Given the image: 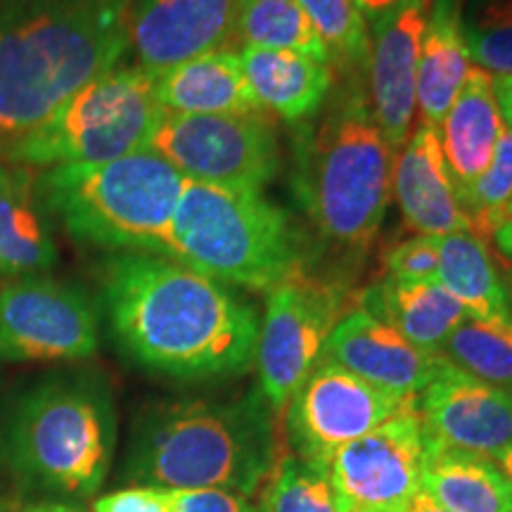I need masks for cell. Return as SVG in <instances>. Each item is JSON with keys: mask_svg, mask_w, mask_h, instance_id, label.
<instances>
[{"mask_svg": "<svg viewBox=\"0 0 512 512\" xmlns=\"http://www.w3.org/2000/svg\"><path fill=\"white\" fill-rule=\"evenodd\" d=\"M100 309L117 349L150 375L216 382L254 366L261 328L256 306L169 256H107Z\"/></svg>", "mask_w": 512, "mask_h": 512, "instance_id": "obj_1", "label": "cell"}, {"mask_svg": "<svg viewBox=\"0 0 512 512\" xmlns=\"http://www.w3.org/2000/svg\"><path fill=\"white\" fill-rule=\"evenodd\" d=\"M119 418L107 377L57 368L0 399V470L29 501H88L105 486Z\"/></svg>", "mask_w": 512, "mask_h": 512, "instance_id": "obj_2", "label": "cell"}, {"mask_svg": "<svg viewBox=\"0 0 512 512\" xmlns=\"http://www.w3.org/2000/svg\"><path fill=\"white\" fill-rule=\"evenodd\" d=\"M131 0H0V145L117 67Z\"/></svg>", "mask_w": 512, "mask_h": 512, "instance_id": "obj_3", "label": "cell"}, {"mask_svg": "<svg viewBox=\"0 0 512 512\" xmlns=\"http://www.w3.org/2000/svg\"><path fill=\"white\" fill-rule=\"evenodd\" d=\"M292 188L320 240L342 252L373 245L392 202L396 152L370 114L363 74L339 76L328 105L294 124Z\"/></svg>", "mask_w": 512, "mask_h": 512, "instance_id": "obj_4", "label": "cell"}, {"mask_svg": "<svg viewBox=\"0 0 512 512\" xmlns=\"http://www.w3.org/2000/svg\"><path fill=\"white\" fill-rule=\"evenodd\" d=\"M275 463L273 408L259 389L238 399H164L131 422L121 477L162 489L249 496Z\"/></svg>", "mask_w": 512, "mask_h": 512, "instance_id": "obj_5", "label": "cell"}, {"mask_svg": "<svg viewBox=\"0 0 512 512\" xmlns=\"http://www.w3.org/2000/svg\"><path fill=\"white\" fill-rule=\"evenodd\" d=\"M36 181L48 214L74 242L169 256L185 178L150 147L105 164L38 171Z\"/></svg>", "mask_w": 512, "mask_h": 512, "instance_id": "obj_6", "label": "cell"}, {"mask_svg": "<svg viewBox=\"0 0 512 512\" xmlns=\"http://www.w3.org/2000/svg\"><path fill=\"white\" fill-rule=\"evenodd\" d=\"M169 259L223 285L271 292L304 273L306 245L290 214L261 192L185 178L171 221Z\"/></svg>", "mask_w": 512, "mask_h": 512, "instance_id": "obj_7", "label": "cell"}, {"mask_svg": "<svg viewBox=\"0 0 512 512\" xmlns=\"http://www.w3.org/2000/svg\"><path fill=\"white\" fill-rule=\"evenodd\" d=\"M164 114L155 74L117 64L29 133L0 145V159L34 171L114 162L145 150Z\"/></svg>", "mask_w": 512, "mask_h": 512, "instance_id": "obj_8", "label": "cell"}, {"mask_svg": "<svg viewBox=\"0 0 512 512\" xmlns=\"http://www.w3.org/2000/svg\"><path fill=\"white\" fill-rule=\"evenodd\" d=\"M150 150L183 178L228 190L261 192L283 166L271 112L169 114L150 138Z\"/></svg>", "mask_w": 512, "mask_h": 512, "instance_id": "obj_9", "label": "cell"}, {"mask_svg": "<svg viewBox=\"0 0 512 512\" xmlns=\"http://www.w3.org/2000/svg\"><path fill=\"white\" fill-rule=\"evenodd\" d=\"M100 349V306L48 273L0 285V361L79 363Z\"/></svg>", "mask_w": 512, "mask_h": 512, "instance_id": "obj_10", "label": "cell"}, {"mask_svg": "<svg viewBox=\"0 0 512 512\" xmlns=\"http://www.w3.org/2000/svg\"><path fill=\"white\" fill-rule=\"evenodd\" d=\"M342 302L339 287L304 273L268 292L254 363L259 392L273 411H283L325 356Z\"/></svg>", "mask_w": 512, "mask_h": 512, "instance_id": "obj_11", "label": "cell"}, {"mask_svg": "<svg viewBox=\"0 0 512 512\" xmlns=\"http://www.w3.org/2000/svg\"><path fill=\"white\" fill-rule=\"evenodd\" d=\"M418 403L375 387L323 356L287 403L285 430L294 456L325 465L342 446Z\"/></svg>", "mask_w": 512, "mask_h": 512, "instance_id": "obj_12", "label": "cell"}, {"mask_svg": "<svg viewBox=\"0 0 512 512\" xmlns=\"http://www.w3.org/2000/svg\"><path fill=\"white\" fill-rule=\"evenodd\" d=\"M427 437L418 403L342 446L328 463L344 512H408L422 489Z\"/></svg>", "mask_w": 512, "mask_h": 512, "instance_id": "obj_13", "label": "cell"}, {"mask_svg": "<svg viewBox=\"0 0 512 512\" xmlns=\"http://www.w3.org/2000/svg\"><path fill=\"white\" fill-rule=\"evenodd\" d=\"M427 444L496 458L512 441V394L463 373L441 356L418 394Z\"/></svg>", "mask_w": 512, "mask_h": 512, "instance_id": "obj_14", "label": "cell"}, {"mask_svg": "<svg viewBox=\"0 0 512 512\" xmlns=\"http://www.w3.org/2000/svg\"><path fill=\"white\" fill-rule=\"evenodd\" d=\"M427 10L420 0H401L370 31L366 64L368 105L377 128L399 152L411 133L418 107V62Z\"/></svg>", "mask_w": 512, "mask_h": 512, "instance_id": "obj_15", "label": "cell"}, {"mask_svg": "<svg viewBox=\"0 0 512 512\" xmlns=\"http://www.w3.org/2000/svg\"><path fill=\"white\" fill-rule=\"evenodd\" d=\"M238 0H131L128 41L138 67L162 74L216 50H228Z\"/></svg>", "mask_w": 512, "mask_h": 512, "instance_id": "obj_16", "label": "cell"}, {"mask_svg": "<svg viewBox=\"0 0 512 512\" xmlns=\"http://www.w3.org/2000/svg\"><path fill=\"white\" fill-rule=\"evenodd\" d=\"M325 356L375 387L418 396L437 370L441 354H427L373 313H344L330 332Z\"/></svg>", "mask_w": 512, "mask_h": 512, "instance_id": "obj_17", "label": "cell"}, {"mask_svg": "<svg viewBox=\"0 0 512 512\" xmlns=\"http://www.w3.org/2000/svg\"><path fill=\"white\" fill-rule=\"evenodd\" d=\"M392 190L406 228L413 233L444 238L470 230V221L448 176L439 128L425 121L415 128L396 157Z\"/></svg>", "mask_w": 512, "mask_h": 512, "instance_id": "obj_18", "label": "cell"}, {"mask_svg": "<svg viewBox=\"0 0 512 512\" xmlns=\"http://www.w3.org/2000/svg\"><path fill=\"white\" fill-rule=\"evenodd\" d=\"M38 171L0 159V278L48 273L57 264L53 216L38 192Z\"/></svg>", "mask_w": 512, "mask_h": 512, "instance_id": "obj_19", "label": "cell"}, {"mask_svg": "<svg viewBox=\"0 0 512 512\" xmlns=\"http://www.w3.org/2000/svg\"><path fill=\"white\" fill-rule=\"evenodd\" d=\"M439 131L448 176H451L460 202V197L472 188V183L489 169L503 131V117L494 93V76L484 69L472 67L451 110L441 121Z\"/></svg>", "mask_w": 512, "mask_h": 512, "instance_id": "obj_20", "label": "cell"}, {"mask_svg": "<svg viewBox=\"0 0 512 512\" xmlns=\"http://www.w3.org/2000/svg\"><path fill=\"white\" fill-rule=\"evenodd\" d=\"M240 64L261 110L290 124L311 119L337 81L328 60L297 50L242 48Z\"/></svg>", "mask_w": 512, "mask_h": 512, "instance_id": "obj_21", "label": "cell"}, {"mask_svg": "<svg viewBox=\"0 0 512 512\" xmlns=\"http://www.w3.org/2000/svg\"><path fill=\"white\" fill-rule=\"evenodd\" d=\"M358 302V309L392 325L427 354H441L451 332L467 318L463 304L439 280L403 283L382 278L377 285L363 290Z\"/></svg>", "mask_w": 512, "mask_h": 512, "instance_id": "obj_22", "label": "cell"}, {"mask_svg": "<svg viewBox=\"0 0 512 512\" xmlns=\"http://www.w3.org/2000/svg\"><path fill=\"white\" fill-rule=\"evenodd\" d=\"M157 100L169 114H230L261 110L240 55L216 50L155 76Z\"/></svg>", "mask_w": 512, "mask_h": 512, "instance_id": "obj_23", "label": "cell"}, {"mask_svg": "<svg viewBox=\"0 0 512 512\" xmlns=\"http://www.w3.org/2000/svg\"><path fill=\"white\" fill-rule=\"evenodd\" d=\"M430 8L422 36L415 98L425 124L439 128L470 74L472 60L465 46L460 0H432Z\"/></svg>", "mask_w": 512, "mask_h": 512, "instance_id": "obj_24", "label": "cell"}, {"mask_svg": "<svg viewBox=\"0 0 512 512\" xmlns=\"http://www.w3.org/2000/svg\"><path fill=\"white\" fill-rule=\"evenodd\" d=\"M439 283L463 304L470 318L512 328V309L494 249L475 233L463 230L439 238Z\"/></svg>", "mask_w": 512, "mask_h": 512, "instance_id": "obj_25", "label": "cell"}, {"mask_svg": "<svg viewBox=\"0 0 512 512\" xmlns=\"http://www.w3.org/2000/svg\"><path fill=\"white\" fill-rule=\"evenodd\" d=\"M422 494L446 512H512V484L494 458L427 444Z\"/></svg>", "mask_w": 512, "mask_h": 512, "instance_id": "obj_26", "label": "cell"}, {"mask_svg": "<svg viewBox=\"0 0 512 512\" xmlns=\"http://www.w3.org/2000/svg\"><path fill=\"white\" fill-rule=\"evenodd\" d=\"M233 38L242 48L297 50L328 60L299 0H245L238 5Z\"/></svg>", "mask_w": 512, "mask_h": 512, "instance_id": "obj_27", "label": "cell"}, {"mask_svg": "<svg viewBox=\"0 0 512 512\" xmlns=\"http://www.w3.org/2000/svg\"><path fill=\"white\" fill-rule=\"evenodd\" d=\"M323 43L337 76L363 74L370 53V31L356 0H299Z\"/></svg>", "mask_w": 512, "mask_h": 512, "instance_id": "obj_28", "label": "cell"}, {"mask_svg": "<svg viewBox=\"0 0 512 512\" xmlns=\"http://www.w3.org/2000/svg\"><path fill=\"white\" fill-rule=\"evenodd\" d=\"M441 356L463 373L512 394V328L467 316L451 332Z\"/></svg>", "mask_w": 512, "mask_h": 512, "instance_id": "obj_29", "label": "cell"}, {"mask_svg": "<svg viewBox=\"0 0 512 512\" xmlns=\"http://www.w3.org/2000/svg\"><path fill=\"white\" fill-rule=\"evenodd\" d=\"M512 200V131L503 126L489 169L460 197V207L470 221V233L491 242L498 228L508 221Z\"/></svg>", "mask_w": 512, "mask_h": 512, "instance_id": "obj_30", "label": "cell"}, {"mask_svg": "<svg viewBox=\"0 0 512 512\" xmlns=\"http://www.w3.org/2000/svg\"><path fill=\"white\" fill-rule=\"evenodd\" d=\"M264 512H344L325 465L287 456L268 486Z\"/></svg>", "mask_w": 512, "mask_h": 512, "instance_id": "obj_31", "label": "cell"}, {"mask_svg": "<svg viewBox=\"0 0 512 512\" xmlns=\"http://www.w3.org/2000/svg\"><path fill=\"white\" fill-rule=\"evenodd\" d=\"M470 60L494 76H512V0H472L463 12Z\"/></svg>", "mask_w": 512, "mask_h": 512, "instance_id": "obj_32", "label": "cell"}, {"mask_svg": "<svg viewBox=\"0 0 512 512\" xmlns=\"http://www.w3.org/2000/svg\"><path fill=\"white\" fill-rule=\"evenodd\" d=\"M384 278L403 283L439 280V238L415 235L384 254Z\"/></svg>", "mask_w": 512, "mask_h": 512, "instance_id": "obj_33", "label": "cell"}, {"mask_svg": "<svg viewBox=\"0 0 512 512\" xmlns=\"http://www.w3.org/2000/svg\"><path fill=\"white\" fill-rule=\"evenodd\" d=\"M93 512H174V489L131 484L95 498Z\"/></svg>", "mask_w": 512, "mask_h": 512, "instance_id": "obj_34", "label": "cell"}, {"mask_svg": "<svg viewBox=\"0 0 512 512\" xmlns=\"http://www.w3.org/2000/svg\"><path fill=\"white\" fill-rule=\"evenodd\" d=\"M174 512H254L247 496L226 489H174Z\"/></svg>", "mask_w": 512, "mask_h": 512, "instance_id": "obj_35", "label": "cell"}, {"mask_svg": "<svg viewBox=\"0 0 512 512\" xmlns=\"http://www.w3.org/2000/svg\"><path fill=\"white\" fill-rule=\"evenodd\" d=\"M494 93L501 117L512 131V76H494Z\"/></svg>", "mask_w": 512, "mask_h": 512, "instance_id": "obj_36", "label": "cell"}, {"mask_svg": "<svg viewBox=\"0 0 512 512\" xmlns=\"http://www.w3.org/2000/svg\"><path fill=\"white\" fill-rule=\"evenodd\" d=\"M401 0H356L358 10L363 12V17H368L370 22H377V19H382L384 15H387L389 10L396 8Z\"/></svg>", "mask_w": 512, "mask_h": 512, "instance_id": "obj_37", "label": "cell"}, {"mask_svg": "<svg viewBox=\"0 0 512 512\" xmlns=\"http://www.w3.org/2000/svg\"><path fill=\"white\" fill-rule=\"evenodd\" d=\"M17 512H81L74 503H57V501H29Z\"/></svg>", "mask_w": 512, "mask_h": 512, "instance_id": "obj_38", "label": "cell"}, {"mask_svg": "<svg viewBox=\"0 0 512 512\" xmlns=\"http://www.w3.org/2000/svg\"><path fill=\"white\" fill-rule=\"evenodd\" d=\"M491 242H496V247L501 249L503 256H508V261H512V221L503 223V226L494 233Z\"/></svg>", "mask_w": 512, "mask_h": 512, "instance_id": "obj_39", "label": "cell"}, {"mask_svg": "<svg viewBox=\"0 0 512 512\" xmlns=\"http://www.w3.org/2000/svg\"><path fill=\"white\" fill-rule=\"evenodd\" d=\"M494 259H496L498 273H501L505 292H508V302H510V309H512V261H508L503 254H498V252H494Z\"/></svg>", "mask_w": 512, "mask_h": 512, "instance_id": "obj_40", "label": "cell"}, {"mask_svg": "<svg viewBox=\"0 0 512 512\" xmlns=\"http://www.w3.org/2000/svg\"><path fill=\"white\" fill-rule=\"evenodd\" d=\"M408 512H446L444 508H441V505H437L432 501L430 496L427 494H420L413 498V503H411V508H408Z\"/></svg>", "mask_w": 512, "mask_h": 512, "instance_id": "obj_41", "label": "cell"}, {"mask_svg": "<svg viewBox=\"0 0 512 512\" xmlns=\"http://www.w3.org/2000/svg\"><path fill=\"white\" fill-rule=\"evenodd\" d=\"M494 460H496V465L501 467V472H503V475L508 477V479H510V484H512V441H510L508 446L503 448L501 453H498V456H496Z\"/></svg>", "mask_w": 512, "mask_h": 512, "instance_id": "obj_42", "label": "cell"}, {"mask_svg": "<svg viewBox=\"0 0 512 512\" xmlns=\"http://www.w3.org/2000/svg\"><path fill=\"white\" fill-rule=\"evenodd\" d=\"M508 221H512V200L508 204ZM508 221H505V223H508Z\"/></svg>", "mask_w": 512, "mask_h": 512, "instance_id": "obj_43", "label": "cell"}, {"mask_svg": "<svg viewBox=\"0 0 512 512\" xmlns=\"http://www.w3.org/2000/svg\"><path fill=\"white\" fill-rule=\"evenodd\" d=\"M420 3H422V5H425V8H427V10H430V5H432V0H420Z\"/></svg>", "mask_w": 512, "mask_h": 512, "instance_id": "obj_44", "label": "cell"}, {"mask_svg": "<svg viewBox=\"0 0 512 512\" xmlns=\"http://www.w3.org/2000/svg\"><path fill=\"white\" fill-rule=\"evenodd\" d=\"M0 512H3V498H0Z\"/></svg>", "mask_w": 512, "mask_h": 512, "instance_id": "obj_45", "label": "cell"}, {"mask_svg": "<svg viewBox=\"0 0 512 512\" xmlns=\"http://www.w3.org/2000/svg\"><path fill=\"white\" fill-rule=\"evenodd\" d=\"M240 3H245V0H238V5H240Z\"/></svg>", "mask_w": 512, "mask_h": 512, "instance_id": "obj_46", "label": "cell"}]
</instances>
